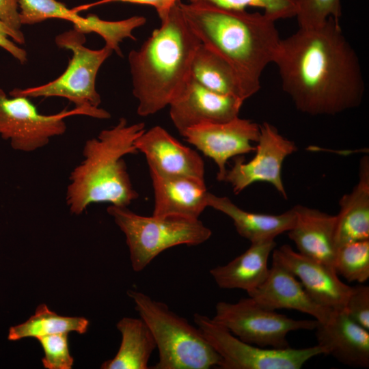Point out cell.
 Here are the masks:
<instances>
[{"label":"cell","mask_w":369,"mask_h":369,"mask_svg":"<svg viewBox=\"0 0 369 369\" xmlns=\"http://www.w3.org/2000/svg\"><path fill=\"white\" fill-rule=\"evenodd\" d=\"M273 63L283 90L311 115H333L358 107L365 83L358 56L339 20L299 27L281 39Z\"/></svg>","instance_id":"obj_1"},{"label":"cell","mask_w":369,"mask_h":369,"mask_svg":"<svg viewBox=\"0 0 369 369\" xmlns=\"http://www.w3.org/2000/svg\"><path fill=\"white\" fill-rule=\"evenodd\" d=\"M179 5L201 44L232 68L243 98L245 100L257 93L261 75L273 63L282 39L276 21L260 12L181 1Z\"/></svg>","instance_id":"obj_2"},{"label":"cell","mask_w":369,"mask_h":369,"mask_svg":"<svg viewBox=\"0 0 369 369\" xmlns=\"http://www.w3.org/2000/svg\"><path fill=\"white\" fill-rule=\"evenodd\" d=\"M180 1L140 48L128 54L133 94L141 116L169 106L191 77V63L201 42L183 16Z\"/></svg>","instance_id":"obj_3"},{"label":"cell","mask_w":369,"mask_h":369,"mask_svg":"<svg viewBox=\"0 0 369 369\" xmlns=\"http://www.w3.org/2000/svg\"><path fill=\"white\" fill-rule=\"evenodd\" d=\"M145 131L143 122L128 124L122 118L85 141L83 160L70 173L66 190L72 213L80 215L94 203L127 207L138 197L122 157L138 152L135 141Z\"/></svg>","instance_id":"obj_4"},{"label":"cell","mask_w":369,"mask_h":369,"mask_svg":"<svg viewBox=\"0 0 369 369\" xmlns=\"http://www.w3.org/2000/svg\"><path fill=\"white\" fill-rule=\"evenodd\" d=\"M150 329L159 351L154 369H208L221 357L198 327L172 311L163 302L136 290L127 292Z\"/></svg>","instance_id":"obj_5"},{"label":"cell","mask_w":369,"mask_h":369,"mask_svg":"<svg viewBox=\"0 0 369 369\" xmlns=\"http://www.w3.org/2000/svg\"><path fill=\"white\" fill-rule=\"evenodd\" d=\"M85 42V34L74 28L57 35L55 39L57 46L72 53L64 72L46 84L14 89L10 95L65 98L75 105L79 114L97 119L110 118L107 111L98 107L101 98L96 88V80L100 68L113 52L106 46L91 49L84 45Z\"/></svg>","instance_id":"obj_6"},{"label":"cell","mask_w":369,"mask_h":369,"mask_svg":"<svg viewBox=\"0 0 369 369\" xmlns=\"http://www.w3.org/2000/svg\"><path fill=\"white\" fill-rule=\"evenodd\" d=\"M107 210L125 234L131 265L137 272L165 250L180 245H198L212 234L199 219L174 215L146 217L126 206L113 205Z\"/></svg>","instance_id":"obj_7"},{"label":"cell","mask_w":369,"mask_h":369,"mask_svg":"<svg viewBox=\"0 0 369 369\" xmlns=\"http://www.w3.org/2000/svg\"><path fill=\"white\" fill-rule=\"evenodd\" d=\"M193 320L221 357L222 369H300L311 358L326 355L316 344L304 348H264L245 342L213 318L195 314Z\"/></svg>","instance_id":"obj_8"},{"label":"cell","mask_w":369,"mask_h":369,"mask_svg":"<svg viewBox=\"0 0 369 369\" xmlns=\"http://www.w3.org/2000/svg\"><path fill=\"white\" fill-rule=\"evenodd\" d=\"M214 320L241 340L260 347H290L289 332L315 329L318 320H295L275 310L262 306L249 297L236 303L219 301L215 306Z\"/></svg>","instance_id":"obj_9"},{"label":"cell","mask_w":369,"mask_h":369,"mask_svg":"<svg viewBox=\"0 0 369 369\" xmlns=\"http://www.w3.org/2000/svg\"><path fill=\"white\" fill-rule=\"evenodd\" d=\"M79 114L75 109L53 115L40 113L28 97H8L0 88V137L16 150L30 152L46 146L66 131L65 118Z\"/></svg>","instance_id":"obj_10"},{"label":"cell","mask_w":369,"mask_h":369,"mask_svg":"<svg viewBox=\"0 0 369 369\" xmlns=\"http://www.w3.org/2000/svg\"><path fill=\"white\" fill-rule=\"evenodd\" d=\"M297 150L294 141L282 136L273 125L264 122L260 125L254 156L246 163L243 158L236 156L234 165L227 169L223 181L230 183L236 194L254 182H269L287 199L282 167L284 159Z\"/></svg>","instance_id":"obj_11"},{"label":"cell","mask_w":369,"mask_h":369,"mask_svg":"<svg viewBox=\"0 0 369 369\" xmlns=\"http://www.w3.org/2000/svg\"><path fill=\"white\" fill-rule=\"evenodd\" d=\"M22 25H34L47 19L66 20L73 28L87 34L96 33L102 38L106 46L122 56L120 43L126 38L135 40L133 31L145 25L146 17L133 16L119 20H107L96 14L82 16L72 8L57 0H17Z\"/></svg>","instance_id":"obj_12"},{"label":"cell","mask_w":369,"mask_h":369,"mask_svg":"<svg viewBox=\"0 0 369 369\" xmlns=\"http://www.w3.org/2000/svg\"><path fill=\"white\" fill-rule=\"evenodd\" d=\"M260 125L238 117L228 122L207 123L187 129L182 135L218 167L217 179L223 181L228 161L254 152L251 142H257Z\"/></svg>","instance_id":"obj_13"},{"label":"cell","mask_w":369,"mask_h":369,"mask_svg":"<svg viewBox=\"0 0 369 369\" xmlns=\"http://www.w3.org/2000/svg\"><path fill=\"white\" fill-rule=\"evenodd\" d=\"M243 100L214 92L191 77L176 98L169 104L170 118L182 136L193 126L224 122L238 117Z\"/></svg>","instance_id":"obj_14"},{"label":"cell","mask_w":369,"mask_h":369,"mask_svg":"<svg viewBox=\"0 0 369 369\" xmlns=\"http://www.w3.org/2000/svg\"><path fill=\"white\" fill-rule=\"evenodd\" d=\"M272 257L299 279L316 303L334 311L344 310L352 286L339 279L333 267L304 256L287 244L274 249Z\"/></svg>","instance_id":"obj_15"},{"label":"cell","mask_w":369,"mask_h":369,"mask_svg":"<svg viewBox=\"0 0 369 369\" xmlns=\"http://www.w3.org/2000/svg\"><path fill=\"white\" fill-rule=\"evenodd\" d=\"M135 146L145 155L150 172L165 176L204 180V163L200 155L161 126L145 131L135 140Z\"/></svg>","instance_id":"obj_16"},{"label":"cell","mask_w":369,"mask_h":369,"mask_svg":"<svg viewBox=\"0 0 369 369\" xmlns=\"http://www.w3.org/2000/svg\"><path fill=\"white\" fill-rule=\"evenodd\" d=\"M247 294L266 308L297 310L312 316L321 323L328 321L334 312L316 303L297 277L273 257L266 279Z\"/></svg>","instance_id":"obj_17"},{"label":"cell","mask_w":369,"mask_h":369,"mask_svg":"<svg viewBox=\"0 0 369 369\" xmlns=\"http://www.w3.org/2000/svg\"><path fill=\"white\" fill-rule=\"evenodd\" d=\"M318 345L342 364L353 368L369 367V330L343 311H334L326 323H318Z\"/></svg>","instance_id":"obj_18"},{"label":"cell","mask_w":369,"mask_h":369,"mask_svg":"<svg viewBox=\"0 0 369 369\" xmlns=\"http://www.w3.org/2000/svg\"><path fill=\"white\" fill-rule=\"evenodd\" d=\"M292 208L295 221L288 235L296 245L298 252L334 268L336 216L303 205Z\"/></svg>","instance_id":"obj_19"},{"label":"cell","mask_w":369,"mask_h":369,"mask_svg":"<svg viewBox=\"0 0 369 369\" xmlns=\"http://www.w3.org/2000/svg\"><path fill=\"white\" fill-rule=\"evenodd\" d=\"M150 172L154 193L152 215H180L199 219L208 207L204 180L185 176H165Z\"/></svg>","instance_id":"obj_20"},{"label":"cell","mask_w":369,"mask_h":369,"mask_svg":"<svg viewBox=\"0 0 369 369\" xmlns=\"http://www.w3.org/2000/svg\"><path fill=\"white\" fill-rule=\"evenodd\" d=\"M334 243L337 249L349 243L369 239V159L360 161L359 181L339 201Z\"/></svg>","instance_id":"obj_21"},{"label":"cell","mask_w":369,"mask_h":369,"mask_svg":"<svg viewBox=\"0 0 369 369\" xmlns=\"http://www.w3.org/2000/svg\"><path fill=\"white\" fill-rule=\"evenodd\" d=\"M276 246L274 240L251 243L250 247L225 265L215 266L210 273L223 289H241L249 292L266 279L268 260Z\"/></svg>","instance_id":"obj_22"},{"label":"cell","mask_w":369,"mask_h":369,"mask_svg":"<svg viewBox=\"0 0 369 369\" xmlns=\"http://www.w3.org/2000/svg\"><path fill=\"white\" fill-rule=\"evenodd\" d=\"M208 206L228 216L237 232L251 243L274 238L289 231L294 226L295 213L293 208L279 215L255 213L244 210L228 197L208 193Z\"/></svg>","instance_id":"obj_23"},{"label":"cell","mask_w":369,"mask_h":369,"mask_svg":"<svg viewBox=\"0 0 369 369\" xmlns=\"http://www.w3.org/2000/svg\"><path fill=\"white\" fill-rule=\"evenodd\" d=\"M117 328L122 342L115 356L105 361L102 369H148L150 357L156 348L153 336L140 318L124 317Z\"/></svg>","instance_id":"obj_24"},{"label":"cell","mask_w":369,"mask_h":369,"mask_svg":"<svg viewBox=\"0 0 369 369\" xmlns=\"http://www.w3.org/2000/svg\"><path fill=\"white\" fill-rule=\"evenodd\" d=\"M190 74L204 87L245 101L232 68L224 59L202 44L193 57Z\"/></svg>","instance_id":"obj_25"},{"label":"cell","mask_w":369,"mask_h":369,"mask_svg":"<svg viewBox=\"0 0 369 369\" xmlns=\"http://www.w3.org/2000/svg\"><path fill=\"white\" fill-rule=\"evenodd\" d=\"M88 324L85 318L60 316L51 311L45 304H41L27 320L10 329L8 338L15 341L70 331L83 334L87 331Z\"/></svg>","instance_id":"obj_26"},{"label":"cell","mask_w":369,"mask_h":369,"mask_svg":"<svg viewBox=\"0 0 369 369\" xmlns=\"http://www.w3.org/2000/svg\"><path fill=\"white\" fill-rule=\"evenodd\" d=\"M334 269L348 282H366L369 278V239L349 243L337 249Z\"/></svg>","instance_id":"obj_27"},{"label":"cell","mask_w":369,"mask_h":369,"mask_svg":"<svg viewBox=\"0 0 369 369\" xmlns=\"http://www.w3.org/2000/svg\"><path fill=\"white\" fill-rule=\"evenodd\" d=\"M190 3H208L231 10H245L247 8L260 9L277 21L295 16L296 0H187Z\"/></svg>","instance_id":"obj_28"},{"label":"cell","mask_w":369,"mask_h":369,"mask_svg":"<svg viewBox=\"0 0 369 369\" xmlns=\"http://www.w3.org/2000/svg\"><path fill=\"white\" fill-rule=\"evenodd\" d=\"M341 14V0H296L299 27L320 25L330 18L339 20Z\"/></svg>","instance_id":"obj_29"},{"label":"cell","mask_w":369,"mask_h":369,"mask_svg":"<svg viewBox=\"0 0 369 369\" xmlns=\"http://www.w3.org/2000/svg\"><path fill=\"white\" fill-rule=\"evenodd\" d=\"M44 352L42 364L48 369H70L74 359L70 354L68 333H57L37 338Z\"/></svg>","instance_id":"obj_30"},{"label":"cell","mask_w":369,"mask_h":369,"mask_svg":"<svg viewBox=\"0 0 369 369\" xmlns=\"http://www.w3.org/2000/svg\"><path fill=\"white\" fill-rule=\"evenodd\" d=\"M355 322L369 330V287L362 284L352 286L344 310Z\"/></svg>","instance_id":"obj_31"},{"label":"cell","mask_w":369,"mask_h":369,"mask_svg":"<svg viewBox=\"0 0 369 369\" xmlns=\"http://www.w3.org/2000/svg\"><path fill=\"white\" fill-rule=\"evenodd\" d=\"M25 42V40L21 39L11 29L0 21V47L22 64H25L27 60V52L16 43L23 44Z\"/></svg>","instance_id":"obj_32"},{"label":"cell","mask_w":369,"mask_h":369,"mask_svg":"<svg viewBox=\"0 0 369 369\" xmlns=\"http://www.w3.org/2000/svg\"><path fill=\"white\" fill-rule=\"evenodd\" d=\"M0 21L11 29L21 39L25 40L21 31L23 25L17 0H0Z\"/></svg>","instance_id":"obj_33"},{"label":"cell","mask_w":369,"mask_h":369,"mask_svg":"<svg viewBox=\"0 0 369 369\" xmlns=\"http://www.w3.org/2000/svg\"><path fill=\"white\" fill-rule=\"evenodd\" d=\"M119 2L152 6L156 10L160 18L162 17L163 14L165 0H99L96 2L80 5L72 9L75 12H79V11L85 10L96 5Z\"/></svg>","instance_id":"obj_34"},{"label":"cell","mask_w":369,"mask_h":369,"mask_svg":"<svg viewBox=\"0 0 369 369\" xmlns=\"http://www.w3.org/2000/svg\"><path fill=\"white\" fill-rule=\"evenodd\" d=\"M180 0H165L164 3V9H163V14L162 17L160 18L161 20H163L169 12L171 8L176 3H178Z\"/></svg>","instance_id":"obj_35"}]
</instances>
